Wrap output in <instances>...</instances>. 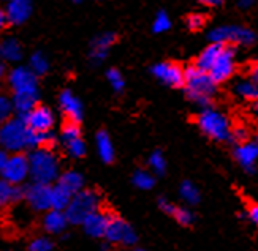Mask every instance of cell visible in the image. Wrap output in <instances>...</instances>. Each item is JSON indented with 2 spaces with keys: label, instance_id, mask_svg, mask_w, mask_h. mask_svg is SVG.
<instances>
[{
  "label": "cell",
  "instance_id": "26",
  "mask_svg": "<svg viewBox=\"0 0 258 251\" xmlns=\"http://www.w3.org/2000/svg\"><path fill=\"white\" fill-rule=\"evenodd\" d=\"M38 97L35 95H24V94H13V105L15 111L19 117H26L27 114L37 106Z\"/></svg>",
  "mask_w": 258,
  "mask_h": 251
},
{
  "label": "cell",
  "instance_id": "17",
  "mask_svg": "<svg viewBox=\"0 0 258 251\" xmlns=\"http://www.w3.org/2000/svg\"><path fill=\"white\" fill-rule=\"evenodd\" d=\"M114 41H116V35L111 32L97 35L91 43V59H92V62L100 63L102 60H105L108 52H109V48L113 46Z\"/></svg>",
  "mask_w": 258,
  "mask_h": 251
},
{
  "label": "cell",
  "instance_id": "9",
  "mask_svg": "<svg viewBox=\"0 0 258 251\" xmlns=\"http://www.w3.org/2000/svg\"><path fill=\"white\" fill-rule=\"evenodd\" d=\"M26 201L35 212H48L52 209V187L49 184L33 182L26 188Z\"/></svg>",
  "mask_w": 258,
  "mask_h": 251
},
{
  "label": "cell",
  "instance_id": "5",
  "mask_svg": "<svg viewBox=\"0 0 258 251\" xmlns=\"http://www.w3.org/2000/svg\"><path fill=\"white\" fill-rule=\"evenodd\" d=\"M100 205H102V198L97 191L81 190L73 195L70 205L67 207V218L72 224H83L89 215L100 210Z\"/></svg>",
  "mask_w": 258,
  "mask_h": 251
},
{
  "label": "cell",
  "instance_id": "2",
  "mask_svg": "<svg viewBox=\"0 0 258 251\" xmlns=\"http://www.w3.org/2000/svg\"><path fill=\"white\" fill-rule=\"evenodd\" d=\"M0 142L7 152L16 153L26 149H33V130L29 128L22 117L8 119L0 130Z\"/></svg>",
  "mask_w": 258,
  "mask_h": 251
},
{
  "label": "cell",
  "instance_id": "28",
  "mask_svg": "<svg viewBox=\"0 0 258 251\" xmlns=\"http://www.w3.org/2000/svg\"><path fill=\"white\" fill-rule=\"evenodd\" d=\"M179 195H181V198L190 205H195L200 202V191L192 182H188V180L182 182L181 187H179Z\"/></svg>",
  "mask_w": 258,
  "mask_h": 251
},
{
  "label": "cell",
  "instance_id": "14",
  "mask_svg": "<svg viewBox=\"0 0 258 251\" xmlns=\"http://www.w3.org/2000/svg\"><path fill=\"white\" fill-rule=\"evenodd\" d=\"M5 15L8 19V24L11 26H21L29 19L32 5L29 0H10L5 7Z\"/></svg>",
  "mask_w": 258,
  "mask_h": 251
},
{
  "label": "cell",
  "instance_id": "41",
  "mask_svg": "<svg viewBox=\"0 0 258 251\" xmlns=\"http://www.w3.org/2000/svg\"><path fill=\"white\" fill-rule=\"evenodd\" d=\"M159 207L165 212V213H168V215H171L173 213V210H174V207L176 205L173 204V202H170L168 199H165V198H160L159 199Z\"/></svg>",
  "mask_w": 258,
  "mask_h": 251
},
{
  "label": "cell",
  "instance_id": "13",
  "mask_svg": "<svg viewBox=\"0 0 258 251\" xmlns=\"http://www.w3.org/2000/svg\"><path fill=\"white\" fill-rule=\"evenodd\" d=\"M234 158L236 161L247 171V173H253L255 164L258 161V142H241L234 149Z\"/></svg>",
  "mask_w": 258,
  "mask_h": 251
},
{
  "label": "cell",
  "instance_id": "38",
  "mask_svg": "<svg viewBox=\"0 0 258 251\" xmlns=\"http://www.w3.org/2000/svg\"><path fill=\"white\" fill-rule=\"evenodd\" d=\"M13 109H15L13 100H10L8 97H0V119H2L4 122L11 119Z\"/></svg>",
  "mask_w": 258,
  "mask_h": 251
},
{
  "label": "cell",
  "instance_id": "30",
  "mask_svg": "<svg viewBox=\"0 0 258 251\" xmlns=\"http://www.w3.org/2000/svg\"><path fill=\"white\" fill-rule=\"evenodd\" d=\"M30 70L35 73L37 76H41L44 74L48 70H49V62L46 59V55L41 54V52H35L32 57H30Z\"/></svg>",
  "mask_w": 258,
  "mask_h": 251
},
{
  "label": "cell",
  "instance_id": "35",
  "mask_svg": "<svg viewBox=\"0 0 258 251\" xmlns=\"http://www.w3.org/2000/svg\"><path fill=\"white\" fill-rule=\"evenodd\" d=\"M149 168L152 169V173L155 174H165V171H166V161H165V156L160 153V152H154L151 153L149 156Z\"/></svg>",
  "mask_w": 258,
  "mask_h": 251
},
{
  "label": "cell",
  "instance_id": "12",
  "mask_svg": "<svg viewBox=\"0 0 258 251\" xmlns=\"http://www.w3.org/2000/svg\"><path fill=\"white\" fill-rule=\"evenodd\" d=\"M22 119L27 122L29 128L33 131H51L54 125V114L46 106H35Z\"/></svg>",
  "mask_w": 258,
  "mask_h": 251
},
{
  "label": "cell",
  "instance_id": "10",
  "mask_svg": "<svg viewBox=\"0 0 258 251\" xmlns=\"http://www.w3.org/2000/svg\"><path fill=\"white\" fill-rule=\"evenodd\" d=\"M234 68H236V60H234V51L228 46L223 48L222 54L219 55V59L216 60V63L212 65V68L209 70V74L212 76V79L220 84L225 82L233 76Z\"/></svg>",
  "mask_w": 258,
  "mask_h": 251
},
{
  "label": "cell",
  "instance_id": "36",
  "mask_svg": "<svg viewBox=\"0 0 258 251\" xmlns=\"http://www.w3.org/2000/svg\"><path fill=\"white\" fill-rule=\"evenodd\" d=\"M106 79H108L109 86L114 89V92H122V90H124L125 81H124V77H122L119 70H114V68L108 70L106 71Z\"/></svg>",
  "mask_w": 258,
  "mask_h": 251
},
{
  "label": "cell",
  "instance_id": "29",
  "mask_svg": "<svg viewBox=\"0 0 258 251\" xmlns=\"http://www.w3.org/2000/svg\"><path fill=\"white\" fill-rule=\"evenodd\" d=\"M133 185L140 188V190H151L154 185H155V179L151 173H148V171H137V173L133 174Z\"/></svg>",
  "mask_w": 258,
  "mask_h": 251
},
{
  "label": "cell",
  "instance_id": "49",
  "mask_svg": "<svg viewBox=\"0 0 258 251\" xmlns=\"http://www.w3.org/2000/svg\"><path fill=\"white\" fill-rule=\"evenodd\" d=\"M256 142H258V138H256Z\"/></svg>",
  "mask_w": 258,
  "mask_h": 251
},
{
  "label": "cell",
  "instance_id": "21",
  "mask_svg": "<svg viewBox=\"0 0 258 251\" xmlns=\"http://www.w3.org/2000/svg\"><path fill=\"white\" fill-rule=\"evenodd\" d=\"M22 198H26V190H22L19 185L2 180V184H0V202H2V205L19 202Z\"/></svg>",
  "mask_w": 258,
  "mask_h": 251
},
{
  "label": "cell",
  "instance_id": "39",
  "mask_svg": "<svg viewBox=\"0 0 258 251\" xmlns=\"http://www.w3.org/2000/svg\"><path fill=\"white\" fill-rule=\"evenodd\" d=\"M247 138H249V131L245 127H239V125H238V127H234L231 130V139L236 141L238 144L245 142V141H247Z\"/></svg>",
  "mask_w": 258,
  "mask_h": 251
},
{
  "label": "cell",
  "instance_id": "11",
  "mask_svg": "<svg viewBox=\"0 0 258 251\" xmlns=\"http://www.w3.org/2000/svg\"><path fill=\"white\" fill-rule=\"evenodd\" d=\"M152 74L159 79L160 82L170 86V87H181L185 81V70L181 66L171 63V62H162L157 63L152 68Z\"/></svg>",
  "mask_w": 258,
  "mask_h": 251
},
{
  "label": "cell",
  "instance_id": "44",
  "mask_svg": "<svg viewBox=\"0 0 258 251\" xmlns=\"http://www.w3.org/2000/svg\"><path fill=\"white\" fill-rule=\"evenodd\" d=\"M250 77L253 79V81H256L258 82V63H255V65H252V68H250Z\"/></svg>",
  "mask_w": 258,
  "mask_h": 251
},
{
  "label": "cell",
  "instance_id": "3",
  "mask_svg": "<svg viewBox=\"0 0 258 251\" xmlns=\"http://www.w3.org/2000/svg\"><path fill=\"white\" fill-rule=\"evenodd\" d=\"M30 164V177L33 182L40 184H49L60 177L59 158L49 149V147H38L33 149L29 155Z\"/></svg>",
  "mask_w": 258,
  "mask_h": 251
},
{
  "label": "cell",
  "instance_id": "15",
  "mask_svg": "<svg viewBox=\"0 0 258 251\" xmlns=\"http://www.w3.org/2000/svg\"><path fill=\"white\" fill-rule=\"evenodd\" d=\"M111 220V215L102 210H97L92 215H89L87 218L83 221V227H84V232L91 237L100 238V237H105L106 232V227L108 223Z\"/></svg>",
  "mask_w": 258,
  "mask_h": 251
},
{
  "label": "cell",
  "instance_id": "8",
  "mask_svg": "<svg viewBox=\"0 0 258 251\" xmlns=\"http://www.w3.org/2000/svg\"><path fill=\"white\" fill-rule=\"evenodd\" d=\"M8 86L13 94L35 95L38 97V81L37 74L30 70V66H16L7 76Z\"/></svg>",
  "mask_w": 258,
  "mask_h": 251
},
{
  "label": "cell",
  "instance_id": "33",
  "mask_svg": "<svg viewBox=\"0 0 258 251\" xmlns=\"http://www.w3.org/2000/svg\"><path fill=\"white\" fill-rule=\"evenodd\" d=\"M76 138H81V128H80V125H78V122L69 120V123H65L62 128L60 139H62V142H67V141H72Z\"/></svg>",
  "mask_w": 258,
  "mask_h": 251
},
{
  "label": "cell",
  "instance_id": "19",
  "mask_svg": "<svg viewBox=\"0 0 258 251\" xmlns=\"http://www.w3.org/2000/svg\"><path fill=\"white\" fill-rule=\"evenodd\" d=\"M225 46H227V44H222V43H211L208 48H205L203 51H201L195 65L200 66L201 70L209 71L212 68V65H214L216 60L219 59V55L222 54V51Z\"/></svg>",
  "mask_w": 258,
  "mask_h": 251
},
{
  "label": "cell",
  "instance_id": "6",
  "mask_svg": "<svg viewBox=\"0 0 258 251\" xmlns=\"http://www.w3.org/2000/svg\"><path fill=\"white\" fill-rule=\"evenodd\" d=\"M0 171H2L4 180L19 185L27 177H30L29 156H24L21 152L8 155V152L4 150L0 155Z\"/></svg>",
  "mask_w": 258,
  "mask_h": 251
},
{
  "label": "cell",
  "instance_id": "34",
  "mask_svg": "<svg viewBox=\"0 0 258 251\" xmlns=\"http://www.w3.org/2000/svg\"><path fill=\"white\" fill-rule=\"evenodd\" d=\"M171 216H173V218L179 224H182V226H190V224L194 223V220H195V215L190 212L188 209H185V207H177V205L174 207Z\"/></svg>",
  "mask_w": 258,
  "mask_h": 251
},
{
  "label": "cell",
  "instance_id": "7",
  "mask_svg": "<svg viewBox=\"0 0 258 251\" xmlns=\"http://www.w3.org/2000/svg\"><path fill=\"white\" fill-rule=\"evenodd\" d=\"M209 38L212 43L249 46V44L255 43L256 35L250 29L242 26H219L209 32Z\"/></svg>",
  "mask_w": 258,
  "mask_h": 251
},
{
  "label": "cell",
  "instance_id": "46",
  "mask_svg": "<svg viewBox=\"0 0 258 251\" xmlns=\"http://www.w3.org/2000/svg\"><path fill=\"white\" fill-rule=\"evenodd\" d=\"M253 112L258 116V101H253Z\"/></svg>",
  "mask_w": 258,
  "mask_h": 251
},
{
  "label": "cell",
  "instance_id": "4",
  "mask_svg": "<svg viewBox=\"0 0 258 251\" xmlns=\"http://www.w3.org/2000/svg\"><path fill=\"white\" fill-rule=\"evenodd\" d=\"M197 123L200 130L203 131L208 138L214 141H228L231 139V122L230 119L219 109L214 108H203L197 117Z\"/></svg>",
  "mask_w": 258,
  "mask_h": 251
},
{
  "label": "cell",
  "instance_id": "47",
  "mask_svg": "<svg viewBox=\"0 0 258 251\" xmlns=\"http://www.w3.org/2000/svg\"><path fill=\"white\" fill-rule=\"evenodd\" d=\"M135 251H144V249H135Z\"/></svg>",
  "mask_w": 258,
  "mask_h": 251
},
{
  "label": "cell",
  "instance_id": "1",
  "mask_svg": "<svg viewBox=\"0 0 258 251\" xmlns=\"http://www.w3.org/2000/svg\"><path fill=\"white\" fill-rule=\"evenodd\" d=\"M184 87L190 101H194L201 108H208L212 97L216 95L217 82L212 79L209 71L201 70L200 66L194 65L185 70Z\"/></svg>",
  "mask_w": 258,
  "mask_h": 251
},
{
  "label": "cell",
  "instance_id": "31",
  "mask_svg": "<svg viewBox=\"0 0 258 251\" xmlns=\"http://www.w3.org/2000/svg\"><path fill=\"white\" fill-rule=\"evenodd\" d=\"M63 145H65L67 152H69V155L73 158H81L86 153V142L83 141V138L67 141V142H63Z\"/></svg>",
  "mask_w": 258,
  "mask_h": 251
},
{
  "label": "cell",
  "instance_id": "43",
  "mask_svg": "<svg viewBox=\"0 0 258 251\" xmlns=\"http://www.w3.org/2000/svg\"><path fill=\"white\" fill-rule=\"evenodd\" d=\"M238 5H239V8H242V10H249V8L253 7V0H239Z\"/></svg>",
  "mask_w": 258,
  "mask_h": 251
},
{
  "label": "cell",
  "instance_id": "48",
  "mask_svg": "<svg viewBox=\"0 0 258 251\" xmlns=\"http://www.w3.org/2000/svg\"><path fill=\"white\" fill-rule=\"evenodd\" d=\"M75 2H80V0H75Z\"/></svg>",
  "mask_w": 258,
  "mask_h": 251
},
{
  "label": "cell",
  "instance_id": "25",
  "mask_svg": "<svg viewBox=\"0 0 258 251\" xmlns=\"http://www.w3.org/2000/svg\"><path fill=\"white\" fill-rule=\"evenodd\" d=\"M0 54H2L5 62H18L22 57V48L18 40L5 38L0 44Z\"/></svg>",
  "mask_w": 258,
  "mask_h": 251
},
{
  "label": "cell",
  "instance_id": "24",
  "mask_svg": "<svg viewBox=\"0 0 258 251\" xmlns=\"http://www.w3.org/2000/svg\"><path fill=\"white\" fill-rule=\"evenodd\" d=\"M95 145H97V152H98V156L102 158V161H105V163L113 161L114 159V147L109 139V136L105 131H100L97 134Z\"/></svg>",
  "mask_w": 258,
  "mask_h": 251
},
{
  "label": "cell",
  "instance_id": "40",
  "mask_svg": "<svg viewBox=\"0 0 258 251\" xmlns=\"http://www.w3.org/2000/svg\"><path fill=\"white\" fill-rule=\"evenodd\" d=\"M203 24H205V19H203V16H200V15H190L187 18V26L192 30L200 29Z\"/></svg>",
  "mask_w": 258,
  "mask_h": 251
},
{
  "label": "cell",
  "instance_id": "22",
  "mask_svg": "<svg viewBox=\"0 0 258 251\" xmlns=\"http://www.w3.org/2000/svg\"><path fill=\"white\" fill-rule=\"evenodd\" d=\"M234 94L245 101H258V82L252 77L241 79L234 84Z\"/></svg>",
  "mask_w": 258,
  "mask_h": 251
},
{
  "label": "cell",
  "instance_id": "18",
  "mask_svg": "<svg viewBox=\"0 0 258 251\" xmlns=\"http://www.w3.org/2000/svg\"><path fill=\"white\" fill-rule=\"evenodd\" d=\"M69 223L70 221L67 218V213L63 210L51 209L43 216V229L49 234H62L67 229V224Z\"/></svg>",
  "mask_w": 258,
  "mask_h": 251
},
{
  "label": "cell",
  "instance_id": "45",
  "mask_svg": "<svg viewBox=\"0 0 258 251\" xmlns=\"http://www.w3.org/2000/svg\"><path fill=\"white\" fill-rule=\"evenodd\" d=\"M200 2L208 7H219L222 4V0H200Z\"/></svg>",
  "mask_w": 258,
  "mask_h": 251
},
{
  "label": "cell",
  "instance_id": "23",
  "mask_svg": "<svg viewBox=\"0 0 258 251\" xmlns=\"http://www.w3.org/2000/svg\"><path fill=\"white\" fill-rule=\"evenodd\" d=\"M57 184L63 187L65 190H69L72 195H76L78 191L83 190L84 179L80 173H76V171H67V173L60 174Z\"/></svg>",
  "mask_w": 258,
  "mask_h": 251
},
{
  "label": "cell",
  "instance_id": "37",
  "mask_svg": "<svg viewBox=\"0 0 258 251\" xmlns=\"http://www.w3.org/2000/svg\"><path fill=\"white\" fill-rule=\"evenodd\" d=\"M54 245L48 237H35L29 243L27 251H52Z\"/></svg>",
  "mask_w": 258,
  "mask_h": 251
},
{
  "label": "cell",
  "instance_id": "27",
  "mask_svg": "<svg viewBox=\"0 0 258 251\" xmlns=\"http://www.w3.org/2000/svg\"><path fill=\"white\" fill-rule=\"evenodd\" d=\"M72 198H73L72 193L69 190H65L63 187H60L59 184L52 187V209L65 212L72 202Z\"/></svg>",
  "mask_w": 258,
  "mask_h": 251
},
{
  "label": "cell",
  "instance_id": "32",
  "mask_svg": "<svg viewBox=\"0 0 258 251\" xmlns=\"http://www.w3.org/2000/svg\"><path fill=\"white\" fill-rule=\"evenodd\" d=\"M171 27V19L168 16L165 11H159V13L155 15L154 21H152V30L155 33H163L166 30H170Z\"/></svg>",
  "mask_w": 258,
  "mask_h": 251
},
{
  "label": "cell",
  "instance_id": "42",
  "mask_svg": "<svg viewBox=\"0 0 258 251\" xmlns=\"http://www.w3.org/2000/svg\"><path fill=\"white\" fill-rule=\"evenodd\" d=\"M249 218L258 226V204H252L249 207Z\"/></svg>",
  "mask_w": 258,
  "mask_h": 251
},
{
  "label": "cell",
  "instance_id": "16",
  "mask_svg": "<svg viewBox=\"0 0 258 251\" xmlns=\"http://www.w3.org/2000/svg\"><path fill=\"white\" fill-rule=\"evenodd\" d=\"M59 105H60V111L63 112V116L70 122H80L83 119L81 101L73 92H70V90H63L60 94Z\"/></svg>",
  "mask_w": 258,
  "mask_h": 251
},
{
  "label": "cell",
  "instance_id": "50",
  "mask_svg": "<svg viewBox=\"0 0 258 251\" xmlns=\"http://www.w3.org/2000/svg\"><path fill=\"white\" fill-rule=\"evenodd\" d=\"M7 2H10V0H7Z\"/></svg>",
  "mask_w": 258,
  "mask_h": 251
},
{
  "label": "cell",
  "instance_id": "20",
  "mask_svg": "<svg viewBox=\"0 0 258 251\" xmlns=\"http://www.w3.org/2000/svg\"><path fill=\"white\" fill-rule=\"evenodd\" d=\"M128 224L120 220L119 216H111V220L108 223L106 232H105V238L109 243H122L124 237L128 231Z\"/></svg>",
  "mask_w": 258,
  "mask_h": 251
}]
</instances>
